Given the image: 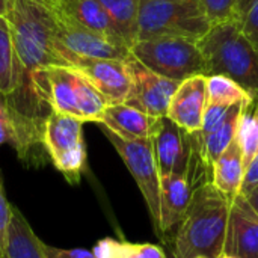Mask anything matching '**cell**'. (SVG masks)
I'll return each mask as SVG.
<instances>
[{"label":"cell","mask_w":258,"mask_h":258,"mask_svg":"<svg viewBox=\"0 0 258 258\" xmlns=\"http://www.w3.org/2000/svg\"><path fill=\"white\" fill-rule=\"evenodd\" d=\"M9 21L15 54L17 86L2 97L9 112L15 141L14 150L26 165H44L47 153L42 136L50 106V88L45 70L50 65H68L56 47L53 15L41 0H9L5 15Z\"/></svg>","instance_id":"1"},{"label":"cell","mask_w":258,"mask_h":258,"mask_svg":"<svg viewBox=\"0 0 258 258\" xmlns=\"http://www.w3.org/2000/svg\"><path fill=\"white\" fill-rule=\"evenodd\" d=\"M231 203L233 198L218 190L213 181L197 187L183 221L175 228L174 258L221 257Z\"/></svg>","instance_id":"2"},{"label":"cell","mask_w":258,"mask_h":258,"mask_svg":"<svg viewBox=\"0 0 258 258\" xmlns=\"http://www.w3.org/2000/svg\"><path fill=\"white\" fill-rule=\"evenodd\" d=\"M198 47L206 59L207 76L230 77L258 100V50L243 36L239 20L213 24Z\"/></svg>","instance_id":"3"},{"label":"cell","mask_w":258,"mask_h":258,"mask_svg":"<svg viewBox=\"0 0 258 258\" xmlns=\"http://www.w3.org/2000/svg\"><path fill=\"white\" fill-rule=\"evenodd\" d=\"M210 27L200 0H142L136 41L174 36L198 42Z\"/></svg>","instance_id":"4"},{"label":"cell","mask_w":258,"mask_h":258,"mask_svg":"<svg viewBox=\"0 0 258 258\" xmlns=\"http://www.w3.org/2000/svg\"><path fill=\"white\" fill-rule=\"evenodd\" d=\"M132 56L148 70L169 80L183 82L192 76H207V67L198 42L174 38L157 36L139 39L132 45Z\"/></svg>","instance_id":"5"},{"label":"cell","mask_w":258,"mask_h":258,"mask_svg":"<svg viewBox=\"0 0 258 258\" xmlns=\"http://www.w3.org/2000/svg\"><path fill=\"white\" fill-rule=\"evenodd\" d=\"M53 112L79 118L83 122H100L107 100L74 67L50 65L45 70Z\"/></svg>","instance_id":"6"},{"label":"cell","mask_w":258,"mask_h":258,"mask_svg":"<svg viewBox=\"0 0 258 258\" xmlns=\"http://www.w3.org/2000/svg\"><path fill=\"white\" fill-rule=\"evenodd\" d=\"M83 124L79 118L51 112L44 127V150L70 184H79L86 168Z\"/></svg>","instance_id":"7"},{"label":"cell","mask_w":258,"mask_h":258,"mask_svg":"<svg viewBox=\"0 0 258 258\" xmlns=\"http://www.w3.org/2000/svg\"><path fill=\"white\" fill-rule=\"evenodd\" d=\"M100 128L104 133V136L109 139V142L113 145V148L116 150V153L125 163L127 169L130 171L133 180L136 181L145 200L154 231L159 236L160 233V174H159V168L156 163L151 138L130 141V139L119 138L118 135L112 133L103 125H100Z\"/></svg>","instance_id":"8"},{"label":"cell","mask_w":258,"mask_h":258,"mask_svg":"<svg viewBox=\"0 0 258 258\" xmlns=\"http://www.w3.org/2000/svg\"><path fill=\"white\" fill-rule=\"evenodd\" d=\"M51 15L57 51L70 67H76L80 59L128 60L132 57V50L125 42L74 24L53 11Z\"/></svg>","instance_id":"9"},{"label":"cell","mask_w":258,"mask_h":258,"mask_svg":"<svg viewBox=\"0 0 258 258\" xmlns=\"http://www.w3.org/2000/svg\"><path fill=\"white\" fill-rule=\"evenodd\" d=\"M128 68L132 74V91L125 104L156 118L166 116L171 98L181 82L156 74L133 56L128 59Z\"/></svg>","instance_id":"10"},{"label":"cell","mask_w":258,"mask_h":258,"mask_svg":"<svg viewBox=\"0 0 258 258\" xmlns=\"http://www.w3.org/2000/svg\"><path fill=\"white\" fill-rule=\"evenodd\" d=\"M107 100L109 104L125 103L132 91L128 60L80 59L76 67Z\"/></svg>","instance_id":"11"},{"label":"cell","mask_w":258,"mask_h":258,"mask_svg":"<svg viewBox=\"0 0 258 258\" xmlns=\"http://www.w3.org/2000/svg\"><path fill=\"white\" fill-rule=\"evenodd\" d=\"M151 141L160 177L186 172L190 153V139L187 132L178 127L168 116H160Z\"/></svg>","instance_id":"12"},{"label":"cell","mask_w":258,"mask_h":258,"mask_svg":"<svg viewBox=\"0 0 258 258\" xmlns=\"http://www.w3.org/2000/svg\"><path fill=\"white\" fill-rule=\"evenodd\" d=\"M224 254L236 258H258V215L240 194L233 198L230 207Z\"/></svg>","instance_id":"13"},{"label":"cell","mask_w":258,"mask_h":258,"mask_svg":"<svg viewBox=\"0 0 258 258\" xmlns=\"http://www.w3.org/2000/svg\"><path fill=\"white\" fill-rule=\"evenodd\" d=\"M207 104V76L197 74L183 80L171 98L166 116L187 133L200 132Z\"/></svg>","instance_id":"14"},{"label":"cell","mask_w":258,"mask_h":258,"mask_svg":"<svg viewBox=\"0 0 258 258\" xmlns=\"http://www.w3.org/2000/svg\"><path fill=\"white\" fill-rule=\"evenodd\" d=\"M194 189L184 174L160 177V233L165 237L183 221L192 201Z\"/></svg>","instance_id":"15"},{"label":"cell","mask_w":258,"mask_h":258,"mask_svg":"<svg viewBox=\"0 0 258 258\" xmlns=\"http://www.w3.org/2000/svg\"><path fill=\"white\" fill-rule=\"evenodd\" d=\"M45 5L54 14L74 24L125 42L119 35L112 18L107 15V12L101 8V5L97 0H54Z\"/></svg>","instance_id":"16"},{"label":"cell","mask_w":258,"mask_h":258,"mask_svg":"<svg viewBox=\"0 0 258 258\" xmlns=\"http://www.w3.org/2000/svg\"><path fill=\"white\" fill-rule=\"evenodd\" d=\"M159 118L147 115L125 103L107 104L98 125L106 127L122 139H147L151 138Z\"/></svg>","instance_id":"17"},{"label":"cell","mask_w":258,"mask_h":258,"mask_svg":"<svg viewBox=\"0 0 258 258\" xmlns=\"http://www.w3.org/2000/svg\"><path fill=\"white\" fill-rule=\"evenodd\" d=\"M245 177L243 151L239 138L236 136L225 151L213 162V184L224 195L234 198Z\"/></svg>","instance_id":"18"},{"label":"cell","mask_w":258,"mask_h":258,"mask_svg":"<svg viewBox=\"0 0 258 258\" xmlns=\"http://www.w3.org/2000/svg\"><path fill=\"white\" fill-rule=\"evenodd\" d=\"M2 258H47L42 240L33 233L30 224L15 206H12L8 240Z\"/></svg>","instance_id":"19"},{"label":"cell","mask_w":258,"mask_h":258,"mask_svg":"<svg viewBox=\"0 0 258 258\" xmlns=\"http://www.w3.org/2000/svg\"><path fill=\"white\" fill-rule=\"evenodd\" d=\"M246 103H239L234 104L228 109L225 118L222 122L209 135L203 136L201 133V141H203V148L207 160L213 165V162L225 151V148L231 144V141L237 136L239 130V122L242 116V109Z\"/></svg>","instance_id":"20"},{"label":"cell","mask_w":258,"mask_h":258,"mask_svg":"<svg viewBox=\"0 0 258 258\" xmlns=\"http://www.w3.org/2000/svg\"><path fill=\"white\" fill-rule=\"evenodd\" d=\"M115 23L119 35L132 48L138 39V17L142 0H97Z\"/></svg>","instance_id":"21"},{"label":"cell","mask_w":258,"mask_h":258,"mask_svg":"<svg viewBox=\"0 0 258 258\" xmlns=\"http://www.w3.org/2000/svg\"><path fill=\"white\" fill-rule=\"evenodd\" d=\"M92 252L95 258H168L165 251L153 243H133L113 237L98 240Z\"/></svg>","instance_id":"22"},{"label":"cell","mask_w":258,"mask_h":258,"mask_svg":"<svg viewBox=\"0 0 258 258\" xmlns=\"http://www.w3.org/2000/svg\"><path fill=\"white\" fill-rule=\"evenodd\" d=\"M17 54L6 17H0V95L8 97L17 86Z\"/></svg>","instance_id":"23"},{"label":"cell","mask_w":258,"mask_h":258,"mask_svg":"<svg viewBox=\"0 0 258 258\" xmlns=\"http://www.w3.org/2000/svg\"><path fill=\"white\" fill-rule=\"evenodd\" d=\"M251 100V94L233 79L221 74L207 76V103L234 106L239 103H249Z\"/></svg>","instance_id":"24"},{"label":"cell","mask_w":258,"mask_h":258,"mask_svg":"<svg viewBox=\"0 0 258 258\" xmlns=\"http://www.w3.org/2000/svg\"><path fill=\"white\" fill-rule=\"evenodd\" d=\"M237 138L243 151L245 169L258 153V100H251L242 109Z\"/></svg>","instance_id":"25"},{"label":"cell","mask_w":258,"mask_h":258,"mask_svg":"<svg viewBox=\"0 0 258 258\" xmlns=\"http://www.w3.org/2000/svg\"><path fill=\"white\" fill-rule=\"evenodd\" d=\"M200 2L212 26L236 18L237 0H200Z\"/></svg>","instance_id":"26"},{"label":"cell","mask_w":258,"mask_h":258,"mask_svg":"<svg viewBox=\"0 0 258 258\" xmlns=\"http://www.w3.org/2000/svg\"><path fill=\"white\" fill-rule=\"evenodd\" d=\"M11 215H12V206L8 203L5 186H3V177L0 172V258L5 252V246H6V240H8Z\"/></svg>","instance_id":"27"},{"label":"cell","mask_w":258,"mask_h":258,"mask_svg":"<svg viewBox=\"0 0 258 258\" xmlns=\"http://www.w3.org/2000/svg\"><path fill=\"white\" fill-rule=\"evenodd\" d=\"M231 106H221V104H210L207 103L206 104V109H204V115H203V127L200 130V133L203 136L212 133L221 122L222 119L225 118L228 109Z\"/></svg>","instance_id":"28"},{"label":"cell","mask_w":258,"mask_h":258,"mask_svg":"<svg viewBox=\"0 0 258 258\" xmlns=\"http://www.w3.org/2000/svg\"><path fill=\"white\" fill-rule=\"evenodd\" d=\"M240 30L246 41L258 50V0L252 3L245 17L240 20Z\"/></svg>","instance_id":"29"},{"label":"cell","mask_w":258,"mask_h":258,"mask_svg":"<svg viewBox=\"0 0 258 258\" xmlns=\"http://www.w3.org/2000/svg\"><path fill=\"white\" fill-rule=\"evenodd\" d=\"M14 141H15L14 125H12L9 112L6 109V104L0 95V145L3 144L14 145Z\"/></svg>","instance_id":"30"},{"label":"cell","mask_w":258,"mask_h":258,"mask_svg":"<svg viewBox=\"0 0 258 258\" xmlns=\"http://www.w3.org/2000/svg\"><path fill=\"white\" fill-rule=\"evenodd\" d=\"M42 249L47 258H95L92 249H82V248H74V249H62V248H54L48 246L42 242Z\"/></svg>","instance_id":"31"},{"label":"cell","mask_w":258,"mask_h":258,"mask_svg":"<svg viewBox=\"0 0 258 258\" xmlns=\"http://www.w3.org/2000/svg\"><path fill=\"white\" fill-rule=\"evenodd\" d=\"M258 183V153L255 157L251 160V163L248 165V168L245 169V177L242 181V187L239 190L240 195H245L246 192H249L255 184Z\"/></svg>","instance_id":"32"},{"label":"cell","mask_w":258,"mask_h":258,"mask_svg":"<svg viewBox=\"0 0 258 258\" xmlns=\"http://www.w3.org/2000/svg\"><path fill=\"white\" fill-rule=\"evenodd\" d=\"M257 0H237L236 3V20H242L245 17V14L248 12V9L252 6V3Z\"/></svg>","instance_id":"33"},{"label":"cell","mask_w":258,"mask_h":258,"mask_svg":"<svg viewBox=\"0 0 258 258\" xmlns=\"http://www.w3.org/2000/svg\"><path fill=\"white\" fill-rule=\"evenodd\" d=\"M243 197L246 198V201H248V204L252 207V210L258 215V183L249 190V192H246Z\"/></svg>","instance_id":"34"},{"label":"cell","mask_w":258,"mask_h":258,"mask_svg":"<svg viewBox=\"0 0 258 258\" xmlns=\"http://www.w3.org/2000/svg\"><path fill=\"white\" fill-rule=\"evenodd\" d=\"M9 8V0H0V17H5Z\"/></svg>","instance_id":"35"},{"label":"cell","mask_w":258,"mask_h":258,"mask_svg":"<svg viewBox=\"0 0 258 258\" xmlns=\"http://www.w3.org/2000/svg\"><path fill=\"white\" fill-rule=\"evenodd\" d=\"M221 258H236V257H231V255H225V254H222V257Z\"/></svg>","instance_id":"36"},{"label":"cell","mask_w":258,"mask_h":258,"mask_svg":"<svg viewBox=\"0 0 258 258\" xmlns=\"http://www.w3.org/2000/svg\"><path fill=\"white\" fill-rule=\"evenodd\" d=\"M41 2H44V3H51V2H54V0H41Z\"/></svg>","instance_id":"37"},{"label":"cell","mask_w":258,"mask_h":258,"mask_svg":"<svg viewBox=\"0 0 258 258\" xmlns=\"http://www.w3.org/2000/svg\"><path fill=\"white\" fill-rule=\"evenodd\" d=\"M221 257H222V255H221ZM221 257H219V258H221ZM198 258H206V257H198Z\"/></svg>","instance_id":"38"}]
</instances>
